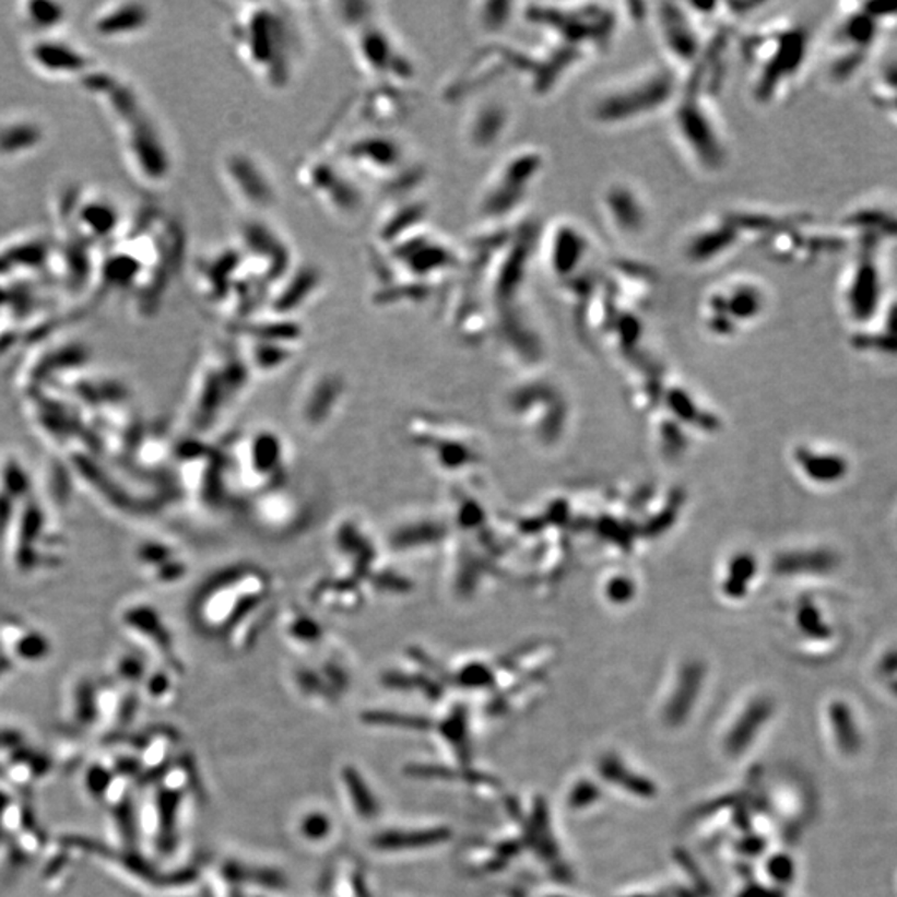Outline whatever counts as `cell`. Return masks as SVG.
Returning <instances> with one entry per match:
<instances>
[{
	"mask_svg": "<svg viewBox=\"0 0 897 897\" xmlns=\"http://www.w3.org/2000/svg\"><path fill=\"white\" fill-rule=\"evenodd\" d=\"M80 85L102 105L114 123L121 155L133 177L149 188L167 184L174 168L170 150L135 87L98 67Z\"/></svg>",
	"mask_w": 897,
	"mask_h": 897,
	"instance_id": "1",
	"label": "cell"
},
{
	"mask_svg": "<svg viewBox=\"0 0 897 897\" xmlns=\"http://www.w3.org/2000/svg\"><path fill=\"white\" fill-rule=\"evenodd\" d=\"M239 59L267 87L281 91L295 79L303 54V35L293 14L280 5L247 4L232 22Z\"/></svg>",
	"mask_w": 897,
	"mask_h": 897,
	"instance_id": "2",
	"label": "cell"
},
{
	"mask_svg": "<svg viewBox=\"0 0 897 897\" xmlns=\"http://www.w3.org/2000/svg\"><path fill=\"white\" fill-rule=\"evenodd\" d=\"M270 597V577L260 568H225L198 593V622L236 648L248 647L257 638L258 621Z\"/></svg>",
	"mask_w": 897,
	"mask_h": 897,
	"instance_id": "3",
	"label": "cell"
},
{
	"mask_svg": "<svg viewBox=\"0 0 897 897\" xmlns=\"http://www.w3.org/2000/svg\"><path fill=\"white\" fill-rule=\"evenodd\" d=\"M251 375L241 351H216L201 364L194 381V420L206 427L247 385Z\"/></svg>",
	"mask_w": 897,
	"mask_h": 897,
	"instance_id": "4",
	"label": "cell"
},
{
	"mask_svg": "<svg viewBox=\"0 0 897 897\" xmlns=\"http://www.w3.org/2000/svg\"><path fill=\"white\" fill-rule=\"evenodd\" d=\"M343 22L353 27L356 25L353 50L357 66L366 75L382 80L385 84L396 82L399 85L413 79L414 69L410 60L402 54L388 28L376 22L373 14L359 12L353 17H343Z\"/></svg>",
	"mask_w": 897,
	"mask_h": 897,
	"instance_id": "5",
	"label": "cell"
},
{
	"mask_svg": "<svg viewBox=\"0 0 897 897\" xmlns=\"http://www.w3.org/2000/svg\"><path fill=\"white\" fill-rule=\"evenodd\" d=\"M27 66L44 79L82 82L95 69L94 57L56 34L31 37L24 50Z\"/></svg>",
	"mask_w": 897,
	"mask_h": 897,
	"instance_id": "6",
	"label": "cell"
},
{
	"mask_svg": "<svg viewBox=\"0 0 897 897\" xmlns=\"http://www.w3.org/2000/svg\"><path fill=\"white\" fill-rule=\"evenodd\" d=\"M123 215L117 201L102 190H82L76 197L75 209L67 228V239L87 245L114 243L123 226Z\"/></svg>",
	"mask_w": 897,
	"mask_h": 897,
	"instance_id": "7",
	"label": "cell"
},
{
	"mask_svg": "<svg viewBox=\"0 0 897 897\" xmlns=\"http://www.w3.org/2000/svg\"><path fill=\"white\" fill-rule=\"evenodd\" d=\"M222 175L229 193L243 209L261 213L276 203V188L263 165L245 152H229L222 162Z\"/></svg>",
	"mask_w": 897,
	"mask_h": 897,
	"instance_id": "8",
	"label": "cell"
},
{
	"mask_svg": "<svg viewBox=\"0 0 897 897\" xmlns=\"http://www.w3.org/2000/svg\"><path fill=\"white\" fill-rule=\"evenodd\" d=\"M303 184L311 193L318 194L326 205H333L340 212H356L363 203L361 191L351 184L346 172H341L322 158L305 165Z\"/></svg>",
	"mask_w": 897,
	"mask_h": 897,
	"instance_id": "9",
	"label": "cell"
},
{
	"mask_svg": "<svg viewBox=\"0 0 897 897\" xmlns=\"http://www.w3.org/2000/svg\"><path fill=\"white\" fill-rule=\"evenodd\" d=\"M152 21L149 5L139 2H111L92 12L88 28L102 40H126L142 34Z\"/></svg>",
	"mask_w": 897,
	"mask_h": 897,
	"instance_id": "10",
	"label": "cell"
},
{
	"mask_svg": "<svg viewBox=\"0 0 897 897\" xmlns=\"http://www.w3.org/2000/svg\"><path fill=\"white\" fill-rule=\"evenodd\" d=\"M344 158H347V167L357 168L364 175L385 177L382 172L394 175L398 168L401 170L404 150L391 137H364L344 149Z\"/></svg>",
	"mask_w": 897,
	"mask_h": 897,
	"instance_id": "11",
	"label": "cell"
},
{
	"mask_svg": "<svg viewBox=\"0 0 897 897\" xmlns=\"http://www.w3.org/2000/svg\"><path fill=\"white\" fill-rule=\"evenodd\" d=\"M46 126L40 118L25 111H12L0 117V160H22L44 145Z\"/></svg>",
	"mask_w": 897,
	"mask_h": 897,
	"instance_id": "12",
	"label": "cell"
},
{
	"mask_svg": "<svg viewBox=\"0 0 897 897\" xmlns=\"http://www.w3.org/2000/svg\"><path fill=\"white\" fill-rule=\"evenodd\" d=\"M241 455L239 462L247 468V475L253 477L250 484L257 481L258 484L264 485L283 474L284 447L280 437L273 433L263 430L248 437Z\"/></svg>",
	"mask_w": 897,
	"mask_h": 897,
	"instance_id": "13",
	"label": "cell"
},
{
	"mask_svg": "<svg viewBox=\"0 0 897 897\" xmlns=\"http://www.w3.org/2000/svg\"><path fill=\"white\" fill-rule=\"evenodd\" d=\"M344 386L340 378L333 375H322L309 385L302 402L303 423L312 429H319L321 424L333 416L338 402L343 396Z\"/></svg>",
	"mask_w": 897,
	"mask_h": 897,
	"instance_id": "14",
	"label": "cell"
},
{
	"mask_svg": "<svg viewBox=\"0 0 897 897\" xmlns=\"http://www.w3.org/2000/svg\"><path fill=\"white\" fill-rule=\"evenodd\" d=\"M451 839V829L446 826L430 828H399L381 831L373 838V848L382 852L414 851L434 848Z\"/></svg>",
	"mask_w": 897,
	"mask_h": 897,
	"instance_id": "15",
	"label": "cell"
},
{
	"mask_svg": "<svg viewBox=\"0 0 897 897\" xmlns=\"http://www.w3.org/2000/svg\"><path fill=\"white\" fill-rule=\"evenodd\" d=\"M17 19L22 28L31 34V37L56 34L57 28L66 22V5L59 2H24L19 5Z\"/></svg>",
	"mask_w": 897,
	"mask_h": 897,
	"instance_id": "16",
	"label": "cell"
},
{
	"mask_svg": "<svg viewBox=\"0 0 897 897\" xmlns=\"http://www.w3.org/2000/svg\"><path fill=\"white\" fill-rule=\"evenodd\" d=\"M341 781H343L344 791L350 796L354 813L364 822L378 818L381 806L376 800L375 791L369 788L368 781L364 780L363 775L354 766H344L341 769Z\"/></svg>",
	"mask_w": 897,
	"mask_h": 897,
	"instance_id": "17",
	"label": "cell"
},
{
	"mask_svg": "<svg viewBox=\"0 0 897 897\" xmlns=\"http://www.w3.org/2000/svg\"><path fill=\"white\" fill-rule=\"evenodd\" d=\"M801 469L804 474L814 482H822V484H835L841 481L848 474V461L838 455H828V452L810 451V449H800L798 455Z\"/></svg>",
	"mask_w": 897,
	"mask_h": 897,
	"instance_id": "18",
	"label": "cell"
},
{
	"mask_svg": "<svg viewBox=\"0 0 897 897\" xmlns=\"http://www.w3.org/2000/svg\"><path fill=\"white\" fill-rule=\"evenodd\" d=\"M838 565V558L828 551L796 552L781 560L780 570L787 574H798L806 570L807 574H825ZM783 573V574H784Z\"/></svg>",
	"mask_w": 897,
	"mask_h": 897,
	"instance_id": "19",
	"label": "cell"
},
{
	"mask_svg": "<svg viewBox=\"0 0 897 897\" xmlns=\"http://www.w3.org/2000/svg\"><path fill=\"white\" fill-rule=\"evenodd\" d=\"M223 880L229 884L255 883L267 887H281L283 874L268 868H248L241 863H225L222 870Z\"/></svg>",
	"mask_w": 897,
	"mask_h": 897,
	"instance_id": "20",
	"label": "cell"
},
{
	"mask_svg": "<svg viewBox=\"0 0 897 897\" xmlns=\"http://www.w3.org/2000/svg\"><path fill=\"white\" fill-rule=\"evenodd\" d=\"M363 723L369 727L401 728V730L426 731L430 721L417 715L401 713V711L369 710L361 717Z\"/></svg>",
	"mask_w": 897,
	"mask_h": 897,
	"instance_id": "21",
	"label": "cell"
},
{
	"mask_svg": "<svg viewBox=\"0 0 897 897\" xmlns=\"http://www.w3.org/2000/svg\"><path fill=\"white\" fill-rule=\"evenodd\" d=\"M831 723L835 728L836 740L845 753H855L860 748L861 740L855 727L852 711L846 707V704L838 701L831 707Z\"/></svg>",
	"mask_w": 897,
	"mask_h": 897,
	"instance_id": "22",
	"label": "cell"
},
{
	"mask_svg": "<svg viewBox=\"0 0 897 897\" xmlns=\"http://www.w3.org/2000/svg\"><path fill=\"white\" fill-rule=\"evenodd\" d=\"M333 880L338 897H371L363 868L357 863H347L343 871L334 873Z\"/></svg>",
	"mask_w": 897,
	"mask_h": 897,
	"instance_id": "23",
	"label": "cell"
},
{
	"mask_svg": "<svg viewBox=\"0 0 897 897\" xmlns=\"http://www.w3.org/2000/svg\"><path fill=\"white\" fill-rule=\"evenodd\" d=\"M286 635L295 644L312 647L321 641L322 630L308 615L292 614L286 622Z\"/></svg>",
	"mask_w": 897,
	"mask_h": 897,
	"instance_id": "24",
	"label": "cell"
},
{
	"mask_svg": "<svg viewBox=\"0 0 897 897\" xmlns=\"http://www.w3.org/2000/svg\"><path fill=\"white\" fill-rule=\"evenodd\" d=\"M440 739L449 743L459 756H468V740H465L464 720L461 715L452 713L437 724Z\"/></svg>",
	"mask_w": 897,
	"mask_h": 897,
	"instance_id": "25",
	"label": "cell"
},
{
	"mask_svg": "<svg viewBox=\"0 0 897 897\" xmlns=\"http://www.w3.org/2000/svg\"><path fill=\"white\" fill-rule=\"evenodd\" d=\"M331 831H333V823H331L330 816L321 813V811L305 814L302 823H299V833L306 841H324L331 835Z\"/></svg>",
	"mask_w": 897,
	"mask_h": 897,
	"instance_id": "26",
	"label": "cell"
},
{
	"mask_svg": "<svg viewBox=\"0 0 897 897\" xmlns=\"http://www.w3.org/2000/svg\"><path fill=\"white\" fill-rule=\"evenodd\" d=\"M800 618L804 630L811 632V634L816 632L819 637H828L829 630L822 624V615H819L818 610L814 609L813 605H806L804 609H801Z\"/></svg>",
	"mask_w": 897,
	"mask_h": 897,
	"instance_id": "27",
	"label": "cell"
},
{
	"mask_svg": "<svg viewBox=\"0 0 897 897\" xmlns=\"http://www.w3.org/2000/svg\"><path fill=\"white\" fill-rule=\"evenodd\" d=\"M883 670L886 673L897 672V650L889 653V656L884 657Z\"/></svg>",
	"mask_w": 897,
	"mask_h": 897,
	"instance_id": "28",
	"label": "cell"
},
{
	"mask_svg": "<svg viewBox=\"0 0 897 897\" xmlns=\"http://www.w3.org/2000/svg\"><path fill=\"white\" fill-rule=\"evenodd\" d=\"M896 692H897V685H896Z\"/></svg>",
	"mask_w": 897,
	"mask_h": 897,
	"instance_id": "29",
	"label": "cell"
}]
</instances>
